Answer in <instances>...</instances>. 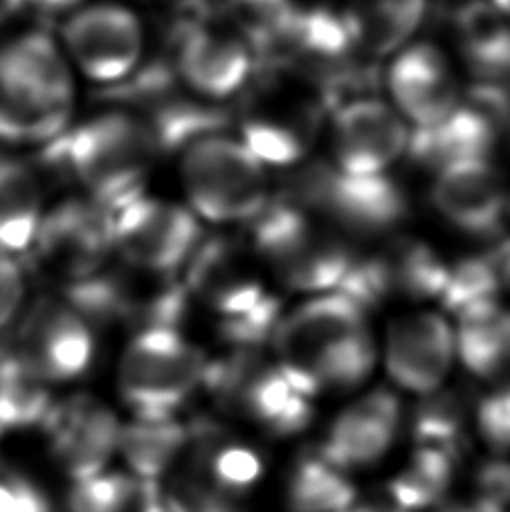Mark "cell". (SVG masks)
<instances>
[{
    "mask_svg": "<svg viewBox=\"0 0 510 512\" xmlns=\"http://www.w3.org/2000/svg\"><path fill=\"white\" fill-rule=\"evenodd\" d=\"M475 423L490 450L510 452V389H499L481 400Z\"/></svg>",
    "mask_w": 510,
    "mask_h": 512,
    "instance_id": "f546056e",
    "label": "cell"
},
{
    "mask_svg": "<svg viewBox=\"0 0 510 512\" xmlns=\"http://www.w3.org/2000/svg\"><path fill=\"white\" fill-rule=\"evenodd\" d=\"M432 203L445 221L472 236L493 234L510 209L506 180L486 155H466L441 164Z\"/></svg>",
    "mask_w": 510,
    "mask_h": 512,
    "instance_id": "d6986e66",
    "label": "cell"
},
{
    "mask_svg": "<svg viewBox=\"0 0 510 512\" xmlns=\"http://www.w3.org/2000/svg\"><path fill=\"white\" fill-rule=\"evenodd\" d=\"M30 256L61 292L99 277L115 259L113 214L79 191L50 200Z\"/></svg>",
    "mask_w": 510,
    "mask_h": 512,
    "instance_id": "9c48e42d",
    "label": "cell"
},
{
    "mask_svg": "<svg viewBox=\"0 0 510 512\" xmlns=\"http://www.w3.org/2000/svg\"><path fill=\"white\" fill-rule=\"evenodd\" d=\"M257 252L227 236L203 239L185 265V290L189 299L214 310L218 319L250 313L272 299L261 277Z\"/></svg>",
    "mask_w": 510,
    "mask_h": 512,
    "instance_id": "9a60e30c",
    "label": "cell"
},
{
    "mask_svg": "<svg viewBox=\"0 0 510 512\" xmlns=\"http://www.w3.org/2000/svg\"><path fill=\"white\" fill-rule=\"evenodd\" d=\"M382 364L400 391L416 396L439 393L457 364L454 326L436 310H414L391 319Z\"/></svg>",
    "mask_w": 510,
    "mask_h": 512,
    "instance_id": "2e32d148",
    "label": "cell"
},
{
    "mask_svg": "<svg viewBox=\"0 0 510 512\" xmlns=\"http://www.w3.org/2000/svg\"><path fill=\"white\" fill-rule=\"evenodd\" d=\"M203 387L223 409L241 416L272 436H293L313 416L311 398L299 391L277 362L252 351H236L221 362H209Z\"/></svg>",
    "mask_w": 510,
    "mask_h": 512,
    "instance_id": "30bf717a",
    "label": "cell"
},
{
    "mask_svg": "<svg viewBox=\"0 0 510 512\" xmlns=\"http://www.w3.org/2000/svg\"><path fill=\"white\" fill-rule=\"evenodd\" d=\"M173 70L187 93L203 102H227L250 86L254 52L248 36L236 27L194 25L180 36Z\"/></svg>",
    "mask_w": 510,
    "mask_h": 512,
    "instance_id": "e0dca14e",
    "label": "cell"
},
{
    "mask_svg": "<svg viewBox=\"0 0 510 512\" xmlns=\"http://www.w3.org/2000/svg\"><path fill=\"white\" fill-rule=\"evenodd\" d=\"M0 436H3V432H0Z\"/></svg>",
    "mask_w": 510,
    "mask_h": 512,
    "instance_id": "e575fe53",
    "label": "cell"
},
{
    "mask_svg": "<svg viewBox=\"0 0 510 512\" xmlns=\"http://www.w3.org/2000/svg\"><path fill=\"white\" fill-rule=\"evenodd\" d=\"M508 214H510V209H508Z\"/></svg>",
    "mask_w": 510,
    "mask_h": 512,
    "instance_id": "d590c367",
    "label": "cell"
},
{
    "mask_svg": "<svg viewBox=\"0 0 510 512\" xmlns=\"http://www.w3.org/2000/svg\"><path fill=\"white\" fill-rule=\"evenodd\" d=\"M272 346L281 371L308 398L360 389L378 360L367 310L342 290L306 297L281 315Z\"/></svg>",
    "mask_w": 510,
    "mask_h": 512,
    "instance_id": "6da1fadb",
    "label": "cell"
},
{
    "mask_svg": "<svg viewBox=\"0 0 510 512\" xmlns=\"http://www.w3.org/2000/svg\"><path fill=\"white\" fill-rule=\"evenodd\" d=\"M27 9V0H0V36L9 32L21 14Z\"/></svg>",
    "mask_w": 510,
    "mask_h": 512,
    "instance_id": "d6a6232c",
    "label": "cell"
},
{
    "mask_svg": "<svg viewBox=\"0 0 510 512\" xmlns=\"http://www.w3.org/2000/svg\"><path fill=\"white\" fill-rule=\"evenodd\" d=\"M0 512H52V504L23 474L0 472Z\"/></svg>",
    "mask_w": 510,
    "mask_h": 512,
    "instance_id": "4dcf8cb0",
    "label": "cell"
},
{
    "mask_svg": "<svg viewBox=\"0 0 510 512\" xmlns=\"http://www.w3.org/2000/svg\"><path fill=\"white\" fill-rule=\"evenodd\" d=\"M189 443V425L176 416L142 418L133 416L122 423L117 456L124 461L126 472L142 483H160L180 461Z\"/></svg>",
    "mask_w": 510,
    "mask_h": 512,
    "instance_id": "cb8c5ba5",
    "label": "cell"
},
{
    "mask_svg": "<svg viewBox=\"0 0 510 512\" xmlns=\"http://www.w3.org/2000/svg\"><path fill=\"white\" fill-rule=\"evenodd\" d=\"M263 479L252 445L218 427H189L180 461L158 483L169 512H243Z\"/></svg>",
    "mask_w": 510,
    "mask_h": 512,
    "instance_id": "5b68a950",
    "label": "cell"
},
{
    "mask_svg": "<svg viewBox=\"0 0 510 512\" xmlns=\"http://www.w3.org/2000/svg\"><path fill=\"white\" fill-rule=\"evenodd\" d=\"M203 239V223L180 198L144 191L113 212L115 259L135 270L178 274Z\"/></svg>",
    "mask_w": 510,
    "mask_h": 512,
    "instance_id": "8fae6325",
    "label": "cell"
},
{
    "mask_svg": "<svg viewBox=\"0 0 510 512\" xmlns=\"http://www.w3.org/2000/svg\"><path fill=\"white\" fill-rule=\"evenodd\" d=\"M452 479V459L443 447L421 445L405 472L391 481V499L403 512L423 510L439 499Z\"/></svg>",
    "mask_w": 510,
    "mask_h": 512,
    "instance_id": "4316f807",
    "label": "cell"
},
{
    "mask_svg": "<svg viewBox=\"0 0 510 512\" xmlns=\"http://www.w3.org/2000/svg\"><path fill=\"white\" fill-rule=\"evenodd\" d=\"M84 3H88V0H27V7L39 9V12L50 14L59 21V18L75 12V9Z\"/></svg>",
    "mask_w": 510,
    "mask_h": 512,
    "instance_id": "1f68e13d",
    "label": "cell"
},
{
    "mask_svg": "<svg viewBox=\"0 0 510 512\" xmlns=\"http://www.w3.org/2000/svg\"><path fill=\"white\" fill-rule=\"evenodd\" d=\"M48 384L84 376L95 358V326L63 297L25 308L7 342Z\"/></svg>",
    "mask_w": 510,
    "mask_h": 512,
    "instance_id": "7c38bea8",
    "label": "cell"
},
{
    "mask_svg": "<svg viewBox=\"0 0 510 512\" xmlns=\"http://www.w3.org/2000/svg\"><path fill=\"white\" fill-rule=\"evenodd\" d=\"M403 425L394 391L371 389L351 400L326 429L320 454L340 470H364L385 459Z\"/></svg>",
    "mask_w": 510,
    "mask_h": 512,
    "instance_id": "44dd1931",
    "label": "cell"
},
{
    "mask_svg": "<svg viewBox=\"0 0 510 512\" xmlns=\"http://www.w3.org/2000/svg\"><path fill=\"white\" fill-rule=\"evenodd\" d=\"M41 176L18 158H0V250L30 254L48 207Z\"/></svg>",
    "mask_w": 510,
    "mask_h": 512,
    "instance_id": "603a6c76",
    "label": "cell"
},
{
    "mask_svg": "<svg viewBox=\"0 0 510 512\" xmlns=\"http://www.w3.org/2000/svg\"><path fill=\"white\" fill-rule=\"evenodd\" d=\"M349 39L362 52L389 59L418 39L427 0H349Z\"/></svg>",
    "mask_w": 510,
    "mask_h": 512,
    "instance_id": "7402d4cb",
    "label": "cell"
},
{
    "mask_svg": "<svg viewBox=\"0 0 510 512\" xmlns=\"http://www.w3.org/2000/svg\"><path fill=\"white\" fill-rule=\"evenodd\" d=\"M50 387L12 346H0V432L41 429L54 402Z\"/></svg>",
    "mask_w": 510,
    "mask_h": 512,
    "instance_id": "d4e9b609",
    "label": "cell"
},
{
    "mask_svg": "<svg viewBox=\"0 0 510 512\" xmlns=\"http://www.w3.org/2000/svg\"><path fill=\"white\" fill-rule=\"evenodd\" d=\"M178 187L203 225L254 223L270 207V167L241 135L189 140L178 155Z\"/></svg>",
    "mask_w": 510,
    "mask_h": 512,
    "instance_id": "277c9868",
    "label": "cell"
},
{
    "mask_svg": "<svg viewBox=\"0 0 510 512\" xmlns=\"http://www.w3.org/2000/svg\"><path fill=\"white\" fill-rule=\"evenodd\" d=\"M41 432L57 468L79 481L108 470L117 456L122 420L108 402L79 391L52 402Z\"/></svg>",
    "mask_w": 510,
    "mask_h": 512,
    "instance_id": "4fadbf2b",
    "label": "cell"
},
{
    "mask_svg": "<svg viewBox=\"0 0 510 512\" xmlns=\"http://www.w3.org/2000/svg\"><path fill=\"white\" fill-rule=\"evenodd\" d=\"M387 102L400 117L421 131H434L459 111L457 72L439 45L414 41L389 57Z\"/></svg>",
    "mask_w": 510,
    "mask_h": 512,
    "instance_id": "ac0fdd59",
    "label": "cell"
},
{
    "mask_svg": "<svg viewBox=\"0 0 510 512\" xmlns=\"http://www.w3.org/2000/svg\"><path fill=\"white\" fill-rule=\"evenodd\" d=\"M349 472L326 461L322 454L304 456L288 477L286 499L293 512H346L358 501Z\"/></svg>",
    "mask_w": 510,
    "mask_h": 512,
    "instance_id": "484cf974",
    "label": "cell"
},
{
    "mask_svg": "<svg viewBox=\"0 0 510 512\" xmlns=\"http://www.w3.org/2000/svg\"><path fill=\"white\" fill-rule=\"evenodd\" d=\"M75 70L54 32L23 27L0 36V144L14 151L61 140L79 120Z\"/></svg>",
    "mask_w": 510,
    "mask_h": 512,
    "instance_id": "7a4b0ae2",
    "label": "cell"
},
{
    "mask_svg": "<svg viewBox=\"0 0 510 512\" xmlns=\"http://www.w3.org/2000/svg\"><path fill=\"white\" fill-rule=\"evenodd\" d=\"M68 137V169L79 194L115 212L149 191L158 164V135L129 108L79 117Z\"/></svg>",
    "mask_w": 510,
    "mask_h": 512,
    "instance_id": "3957f363",
    "label": "cell"
},
{
    "mask_svg": "<svg viewBox=\"0 0 510 512\" xmlns=\"http://www.w3.org/2000/svg\"><path fill=\"white\" fill-rule=\"evenodd\" d=\"M149 483L133 479L129 472L104 470L95 477L72 481L68 512H135Z\"/></svg>",
    "mask_w": 510,
    "mask_h": 512,
    "instance_id": "83f0119b",
    "label": "cell"
},
{
    "mask_svg": "<svg viewBox=\"0 0 510 512\" xmlns=\"http://www.w3.org/2000/svg\"><path fill=\"white\" fill-rule=\"evenodd\" d=\"M409 126L385 99H353L331 120V155L342 176L373 180L403 160L412 140Z\"/></svg>",
    "mask_w": 510,
    "mask_h": 512,
    "instance_id": "5bb4252c",
    "label": "cell"
},
{
    "mask_svg": "<svg viewBox=\"0 0 510 512\" xmlns=\"http://www.w3.org/2000/svg\"><path fill=\"white\" fill-rule=\"evenodd\" d=\"M54 36L81 84H122L149 52V27L126 0H88L59 18Z\"/></svg>",
    "mask_w": 510,
    "mask_h": 512,
    "instance_id": "52a82bcc",
    "label": "cell"
},
{
    "mask_svg": "<svg viewBox=\"0 0 510 512\" xmlns=\"http://www.w3.org/2000/svg\"><path fill=\"white\" fill-rule=\"evenodd\" d=\"M18 259L0 250V333L16 326L27 308V274Z\"/></svg>",
    "mask_w": 510,
    "mask_h": 512,
    "instance_id": "f1b7e54d",
    "label": "cell"
},
{
    "mask_svg": "<svg viewBox=\"0 0 510 512\" xmlns=\"http://www.w3.org/2000/svg\"><path fill=\"white\" fill-rule=\"evenodd\" d=\"M252 250L281 286L302 295L340 290L355 265L349 248L299 209H266L254 221Z\"/></svg>",
    "mask_w": 510,
    "mask_h": 512,
    "instance_id": "ba28073f",
    "label": "cell"
},
{
    "mask_svg": "<svg viewBox=\"0 0 510 512\" xmlns=\"http://www.w3.org/2000/svg\"><path fill=\"white\" fill-rule=\"evenodd\" d=\"M490 7L493 12L504 18V21L510 23V0H490Z\"/></svg>",
    "mask_w": 510,
    "mask_h": 512,
    "instance_id": "836d02e7",
    "label": "cell"
},
{
    "mask_svg": "<svg viewBox=\"0 0 510 512\" xmlns=\"http://www.w3.org/2000/svg\"><path fill=\"white\" fill-rule=\"evenodd\" d=\"M207 355L176 326L133 333L117 362V391L133 416L167 418L203 387Z\"/></svg>",
    "mask_w": 510,
    "mask_h": 512,
    "instance_id": "8992f818",
    "label": "cell"
},
{
    "mask_svg": "<svg viewBox=\"0 0 510 512\" xmlns=\"http://www.w3.org/2000/svg\"><path fill=\"white\" fill-rule=\"evenodd\" d=\"M317 128H320V111L304 86L275 81L254 95L241 137L272 167L302 158Z\"/></svg>",
    "mask_w": 510,
    "mask_h": 512,
    "instance_id": "ffe728a7",
    "label": "cell"
}]
</instances>
